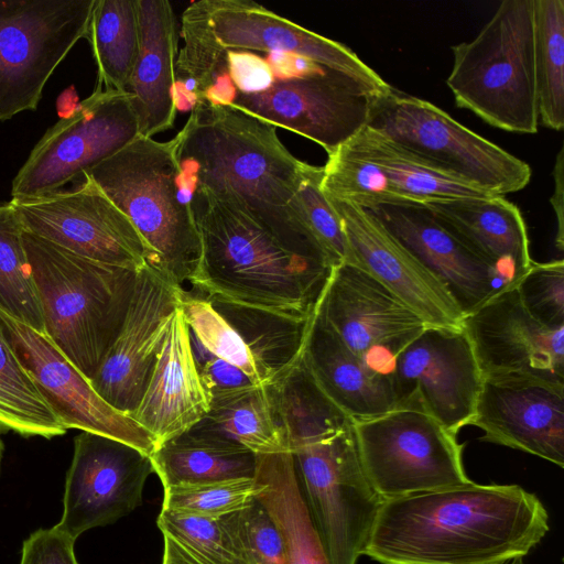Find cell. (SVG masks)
I'll list each match as a JSON object with an SVG mask.
<instances>
[{
	"instance_id": "6da1fadb",
	"label": "cell",
	"mask_w": 564,
	"mask_h": 564,
	"mask_svg": "<svg viewBox=\"0 0 564 564\" xmlns=\"http://www.w3.org/2000/svg\"><path fill=\"white\" fill-rule=\"evenodd\" d=\"M276 128L231 106L202 99L174 137L182 176L245 213L288 252L338 264L306 226L297 189L308 163L283 145Z\"/></svg>"
},
{
	"instance_id": "7a4b0ae2",
	"label": "cell",
	"mask_w": 564,
	"mask_h": 564,
	"mask_svg": "<svg viewBox=\"0 0 564 564\" xmlns=\"http://www.w3.org/2000/svg\"><path fill=\"white\" fill-rule=\"evenodd\" d=\"M541 500L518 485H464L384 500L364 555L381 564H505L549 532Z\"/></svg>"
},
{
	"instance_id": "3957f363",
	"label": "cell",
	"mask_w": 564,
	"mask_h": 564,
	"mask_svg": "<svg viewBox=\"0 0 564 564\" xmlns=\"http://www.w3.org/2000/svg\"><path fill=\"white\" fill-rule=\"evenodd\" d=\"M202 254L189 280L196 294L294 318H310L336 267L281 248L236 206L194 187Z\"/></svg>"
},
{
	"instance_id": "277c9868",
	"label": "cell",
	"mask_w": 564,
	"mask_h": 564,
	"mask_svg": "<svg viewBox=\"0 0 564 564\" xmlns=\"http://www.w3.org/2000/svg\"><path fill=\"white\" fill-rule=\"evenodd\" d=\"M44 334L91 380L124 323L139 271L77 256L23 229Z\"/></svg>"
},
{
	"instance_id": "5b68a950",
	"label": "cell",
	"mask_w": 564,
	"mask_h": 564,
	"mask_svg": "<svg viewBox=\"0 0 564 564\" xmlns=\"http://www.w3.org/2000/svg\"><path fill=\"white\" fill-rule=\"evenodd\" d=\"M86 174L130 219L148 249V265L174 285L189 282L202 242L175 139L139 134Z\"/></svg>"
},
{
	"instance_id": "8992f818",
	"label": "cell",
	"mask_w": 564,
	"mask_h": 564,
	"mask_svg": "<svg viewBox=\"0 0 564 564\" xmlns=\"http://www.w3.org/2000/svg\"><path fill=\"white\" fill-rule=\"evenodd\" d=\"M184 45L175 65L176 82H192L202 98L215 77L227 70L228 51L296 54L358 82L376 96L392 88L350 48L310 31L249 0H202L182 15Z\"/></svg>"
},
{
	"instance_id": "52a82bcc",
	"label": "cell",
	"mask_w": 564,
	"mask_h": 564,
	"mask_svg": "<svg viewBox=\"0 0 564 564\" xmlns=\"http://www.w3.org/2000/svg\"><path fill=\"white\" fill-rule=\"evenodd\" d=\"M452 51L446 84L458 107L492 127L536 133L533 0H503L476 37Z\"/></svg>"
},
{
	"instance_id": "ba28073f",
	"label": "cell",
	"mask_w": 564,
	"mask_h": 564,
	"mask_svg": "<svg viewBox=\"0 0 564 564\" xmlns=\"http://www.w3.org/2000/svg\"><path fill=\"white\" fill-rule=\"evenodd\" d=\"M369 129L415 159L491 195L524 188L531 167L435 105L395 90L373 99Z\"/></svg>"
},
{
	"instance_id": "9c48e42d",
	"label": "cell",
	"mask_w": 564,
	"mask_h": 564,
	"mask_svg": "<svg viewBox=\"0 0 564 564\" xmlns=\"http://www.w3.org/2000/svg\"><path fill=\"white\" fill-rule=\"evenodd\" d=\"M291 453L330 564H357L383 500L364 470L354 423Z\"/></svg>"
},
{
	"instance_id": "30bf717a",
	"label": "cell",
	"mask_w": 564,
	"mask_h": 564,
	"mask_svg": "<svg viewBox=\"0 0 564 564\" xmlns=\"http://www.w3.org/2000/svg\"><path fill=\"white\" fill-rule=\"evenodd\" d=\"M366 476L384 500L471 481L456 435L429 414L393 409L354 422Z\"/></svg>"
},
{
	"instance_id": "8fae6325",
	"label": "cell",
	"mask_w": 564,
	"mask_h": 564,
	"mask_svg": "<svg viewBox=\"0 0 564 564\" xmlns=\"http://www.w3.org/2000/svg\"><path fill=\"white\" fill-rule=\"evenodd\" d=\"M96 0H0V121L34 111L55 68L87 37Z\"/></svg>"
},
{
	"instance_id": "7c38bea8",
	"label": "cell",
	"mask_w": 564,
	"mask_h": 564,
	"mask_svg": "<svg viewBox=\"0 0 564 564\" xmlns=\"http://www.w3.org/2000/svg\"><path fill=\"white\" fill-rule=\"evenodd\" d=\"M140 134L128 93L96 90L51 127L12 182V198L59 191L116 154Z\"/></svg>"
},
{
	"instance_id": "4fadbf2b",
	"label": "cell",
	"mask_w": 564,
	"mask_h": 564,
	"mask_svg": "<svg viewBox=\"0 0 564 564\" xmlns=\"http://www.w3.org/2000/svg\"><path fill=\"white\" fill-rule=\"evenodd\" d=\"M395 409L424 412L454 434L474 416L482 376L462 328L427 326L392 358Z\"/></svg>"
},
{
	"instance_id": "5bb4252c",
	"label": "cell",
	"mask_w": 564,
	"mask_h": 564,
	"mask_svg": "<svg viewBox=\"0 0 564 564\" xmlns=\"http://www.w3.org/2000/svg\"><path fill=\"white\" fill-rule=\"evenodd\" d=\"M9 203L25 231L77 256L135 271L148 265L141 236L88 174L75 189Z\"/></svg>"
},
{
	"instance_id": "9a60e30c",
	"label": "cell",
	"mask_w": 564,
	"mask_h": 564,
	"mask_svg": "<svg viewBox=\"0 0 564 564\" xmlns=\"http://www.w3.org/2000/svg\"><path fill=\"white\" fill-rule=\"evenodd\" d=\"M376 97L347 75L323 68L275 80L261 93L237 91L230 106L305 137L329 155L366 127Z\"/></svg>"
},
{
	"instance_id": "2e32d148",
	"label": "cell",
	"mask_w": 564,
	"mask_h": 564,
	"mask_svg": "<svg viewBox=\"0 0 564 564\" xmlns=\"http://www.w3.org/2000/svg\"><path fill=\"white\" fill-rule=\"evenodd\" d=\"M154 468L147 453L121 441L82 431L66 474L63 513L54 525L74 541L85 531L130 513Z\"/></svg>"
},
{
	"instance_id": "e0dca14e",
	"label": "cell",
	"mask_w": 564,
	"mask_h": 564,
	"mask_svg": "<svg viewBox=\"0 0 564 564\" xmlns=\"http://www.w3.org/2000/svg\"><path fill=\"white\" fill-rule=\"evenodd\" d=\"M0 330L40 394L66 429L105 435L151 455L152 435L110 406L43 333L0 311Z\"/></svg>"
},
{
	"instance_id": "ac0fdd59",
	"label": "cell",
	"mask_w": 564,
	"mask_h": 564,
	"mask_svg": "<svg viewBox=\"0 0 564 564\" xmlns=\"http://www.w3.org/2000/svg\"><path fill=\"white\" fill-rule=\"evenodd\" d=\"M317 312L356 355L382 372L429 326L379 281L349 263L333 271Z\"/></svg>"
},
{
	"instance_id": "d6986e66",
	"label": "cell",
	"mask_w": 564,
	"mask_h": 564,
	"mask_svg": "<svg viewBox=\"0 0 564 564\" xmlns=\"http://www.w3.org/2000/svg\"><path fill=\"white\" fill-rule=\"evenodd\" d=\"M183 290L149 265L139 271L121 330L89 380L118 412L129 416L139 404Z\"/></svg>"
},
{
	"instance_id": "ffe728a7",
	"label": "cell",
	"mask_w": 564,
	"mask_h": 564,
	"mask_svg": "<svg viewBox=\"0 0 564 564\" xmlns=\"http://www.w3.org/2000/svg\"><path fill=\"white\" fill-rule=\"evenodd\" d=\"M460 327L482 379L530 375L564 382V326L550 327L533 318L513 283L464 315Z\"/></svg>"
},
{
	"instance_id": "44dd1931",
	"label": "cell",
	"mask_w": 564,
	"mask_h": 564,
	"mask_svg": "<svg viewBox=\"0 0 564 564\" xmlns=\"http://www.w3.org/2000/svg\"><path fill=\"white\" fill-rule=\"evenodd\" d=\"M495 443L564 467V382L530 375L484 378L469 423Z\"/></svg>"
},
{
	"instance_id": "7402d4cb",
	"label": "cell",
	"mask_w": 564,
	"mask_h": 564,
	"mask_svg": "<svg viewBox=\"0 0 564 564\" xmlns=\"http://www.w3.org/2000/svg\"><path fill=\"white\" fill-rule=\"evenodd\" d=\"M328 200L340 218L354 265L384 285L429 326L462 328L464 314L446 288L377 217L358 205Z\"/></svg>"
},
{
	"instance_id": "603a6c76",
	"label": "cell",
	"mask_w": 564,
	"mask_h": 564,
	"mask_svg": "<svg viewBox=\"0 0 564 564\" xmlns=\"http://www.w3.org/2000/svg\"><path fill=\"white\" fill-rule=\"evenodd\" d=\"M368 210L442 282L464 315L510 284L424 206L382 205Z\"/></svg>"
},
{
	"instance_id": "cb8c5ba5",
	"label": "cell",
	"mask_w": 564,
	"mask_h": 564,
	"mask_svg": "<svg viewBox=\"0 0 564 564\" xmlns=\"http://www.w3.org/2000/svg\"><path fill=\"white\" fill-rule=\"evenodd\" d=\"M209 405L191 332L178 306L141 400L129 416L152 435L156 448L198 423Z\"/></svg>"
},
{
	"instance_id": "d4e9b609",
	"label": "cell",
	"mask_w": 564,
	"mask_h": 564,
	"mask_svg": "<svg viewBox=\"0 0 564 564\" xmlns=\"http://www.w3.org/2000/svg\"><path fill=\"white\" fill-rule=\"evenodd\" d=\"M139 52L127 93L140 135L153 138L173 127L176 116V23L167 0H137Z\"/></svg>"
},
{
	"instance_id": "484cf974",
	"label": "cell",
	"mask_w": 564,
	"mask_h": 564,
	"mask_svg": "<svg viewBox=\"0 0 564 564\" xmlns=\"http://www.w3.org/2000/svg\"><path fill=\"white\" fill-rule=\"evenodd\" d=\"M303 358L322 390L354 422L395 409L389 373L377 370L356 355L317 308Z\"/></svg>"
},
{
	"instance_id": "4316f807",
	"label": "cell",
	"mask_w": 564,
	"mask_h": 564,
	"mask_svg": "<svg viewBox=\"0 0 564 564\" xmlns=\"http://www.w3.org/2000/svg\"><path fill=\"white\" fill-rule=\"evenodd\" d=\"M444 227L498 269L510 284L531 267L530 241L519 208L503 196L423 205Z\"/></svg>"
},
{
	"instance_id": "83f0119b",
	"label": "cell",
	"mask_w": 564,
	"mask_h": 564,
	"mask_svg": "<svg viewBox=\"0 0 564 564\" xmlns=\"http://www.w3.org/2000/svg\"><path fill=\"white\" fill-rule=\"evenodd\" d=\"M256 499L283 541L286 564H330L299 482L291 452L257 455Z\"/></svg>"
},
{
	"instance_id": "f1b7e54d",
	"label": "cell",
	"mask_w": 564,
	"mask_h": 564,
	"mask_svg": "<svg viewBox=\"0 0 564 564\" xmlns=\"http://www.w3.org/2000/svg\"><path fill=\"white\" fill-rule=\"evenodd\" d=\"M188 431L238 444L256 455L290 452L267 384L215 394Z\"/></svg>"
},
{
	"instance_id": "f546056e",
	"label": "cell",
	"mask_w": 564,
	"mask_h": 564,
	"mask_svg": "<svg viewBox=\"0 0 564 564\" xmlns=\"http://www.w3.org/2000/svg\"><path fill=\"white\" fill-rule=\"evenodd\" d=\"M150 458L163 488L253 478L257 466L249 449L191 431L159 445Z\"/></svg>"
},
{
	"instance_id": "4dcf8cb0",
	"label": "cell",
	"mask_w": 564,
	"mask_h": 564,
	"mask_svg": "<svg viewBox=\"0 0 564 564\" xmlns=\"http://www.w3.org/2000/svg\"><path fill=\"white\" fill-rule=\"evenodd\" d=\"M344 145L379 166L406 205L423 206L437 200L496 196L436 171L368 127Z\"/></svg>"
},
{
	"instance_id": "1f68e13d",
	"label": "cell",
	"mask_w": 564,
	"mask_h": 564,
	"mask_svg": "<svg viewBox=\"0 0 564 564\" xmlns=\"http://www.w3.org/2000/svg\"><path fill=\"white\" fill-rule=\"evenodd\" d=\"M207 301L238 333L263 384L281 377L302 357L314 315L294 318L235 303Z\"/></svg>"
},
{
	"instance_id": "d6a6232c",
	"label": "cell",
	"mask_w": 564,
	"mask_h": 564,
	"mask_svg": "<svg viewBox=\"0 0 564 564\" xmlns=\"http://www.w3.org/2000/svg\"><path fill=\"white\" fill-rule=\"evenodd\" d=\"M290 452L350 426L354 421L322 390L302 357L267 384Z\"/></svg>"
},
{
	"instance_id": "836d02e7",
	"label": "cell",
	"mask_w": 564,
	"mask_h": 564,
	"mask_svg": "<svg viewBox=\"0 0 564 564\" xmlns=\"http://www.w3.org/2000/svg\"><path fill=\"white\" fill-rule=\"evenodd\" d=\"M86 39L97 65L96 90L127 93L139 52L137 0H96Z\"/></svg>"
},
{
	"instance_id": "e575fe53",
	"label": "cell",
	"mask_w": 564,
	"mask_h": 564,
	"mask_svg": "<svg viewBox=\"0 0 564 564\" xmlns=\"http://www.w3.org/2000/svg\"><path fill=\"white\" fill-rule=\"evenodd\" d=\"M533 55L539 119L564 127V0H533Z\"/></svg>"
},
{
	"instance_id": "d590c367",
	"label": "cell",
	"mask_w": 564,
	"mask_h": 564,
	"mask_svg": "<svg viewBox=\"0 0 564 564\" xmlns=\"http://www.w3.org/2000/svg\"><path fill=\"white\" fill-rule=\"evenodd\" d=\"M0 311L44 334L23 227L10 203H0Z\"/></svg>"
},
{
	"instance_id": "8d00e7d4",
	"label": "cell",
	"mask_w": 564,
	"mask_h": 564,
	"mask_svg": "<svg viewBox=\"0 0 564 564\" xmlns=\"http://www.w3.org/2000/svg\"><path fill=\"white\" fill-rule=\"evenodd\" d=\"M0 424L23 436L52 438L67 431L23 369L0 330Z\"/></svg>"
},
{
	"instance_id": "74e56055",
	"label": "cell",
	"mask_w": 564,
	"mask_h": 564,
	"mask_svg": "<svg viewBox=\"0 0 564 564\" xmlns=\"http://www.w3.org/2000/svg\"><path fill=\"white\" fill-rule=\"evenodd\" d=\"M321 187L328 199L370 209L382 205H406L376 164L354 154L345 145L328 155Z\"/></svg>"
},
{
	"instance_id": "f35d334b",
	"label": "cell",
	"mask_w": 564,
	"mask_h": 564,
	"mask_svg": "<svg viewBox=\"0 0 564 564\" xmlns=\"http://www.w3.org/2000/svg\"><path fill=\"white\" fill-rule=\"evenodd\" d=\"M180 308L191 335L208 352L236 366L254 383L263 384L259 370L238 333L209 301L183 290Z\"/></svg>"
},
{
	"instance_id": "ab89813d",
	"label": "cell",
	"mask_w": 564,
	"mask_h": 564,
	"mask_svg": "<svg viewBox=\"0 0 564 564\" xmlns=\"http://www.w3.org/2000/svg\"><path fill=\"white\" fill-rule=\"evenodd\" d=\"M232 552L246 564H286L283 541L276 525L254 500L245 509L220 517Z\"/></svg>"
},
{
	"instance_id": "60d3db41",
	"label": "cell",
	"mask_w": 564,
	"mask_h": 564,
	"mask_svg": "<svg viewBox=\"0 0 564 564\" xmlns=\"http://www.w3.org/2000/svg\"><path fill=\"white\" fill-rule=\"evenodd\" d=\"M256 498L253 478L164 488L162 509L220 518L248 507Z\"/></svg>"
},
{
	"instance_id": "b9f144b4",
	"label": "cell",
	"mask_w": 564,
	"mask_h": 564,
	"mask_svg": "<svg viewBox=\"0 0 564 564\" xmlns=\"http://www.w3.org/2000/svg\"><path fill=\"white\" fill-rule=\"evenodd\" d=\"M158 527L207 564H246L232 552L220 518H209L161 509Z\"/></svg>"
},
{
	"instance_id": "7bdbcfd3",
	"label": "cell",
	"mask_w": 564,
	"mask_h": 564,
	"mask_svg": "<svg viewBox=\"0 0 564 564\" xmlns=\"http://www.w3.org/2000/svg\"><path fill=\"white\" fill-rule=\"evenodd\" d=\"M323 167L308 164L297 189L303 219L337 264L352 263L340 218L322 187Z\"/></svg>"
},
{
	"instance_id": "ee69618b",
	"label": "cell",
	"mask_w": 564,
	"mask_h": 564,
	"mask_svg": "<svg viewBox=\"0 0 564 564\" xmlns=\"http://www.w3.org/2000/svg\"><path fill=\"white\" fill-rule=\"evenodd\" d=\"M516 286L528 313L550 327L564 326V261L532 262Z\"/></svg>"
},
{
	"instance_id": "f6af8a7d",
	"label": "cell",
	"mask_w": 564,
	"mask_h": 564,
	"mask_svg": "<svg viewBox=\"0 0 564 564\" xmlns=\"http://www.w3.org/2000/svg\"><path fill=\"white\" fill-rule=\"evenodd\" d=\"M75 541L56 529H39L24 540L20 564H78Z\"/></svg>"
},
{
	"instance_id": "bcb514c9",
	"label": "cell",
	"mask_w": 564,
	"mask_h": 564,
	"mask_svg": "<svg viewBox=\"0 0 564 564\" xmlns=\"http://www.w3.org/2000/svg\"><path fill=\"white\" fill-rule=\"evenodd\" d=\"M226 67L236 90L242 94L264 91L275 82L268 61L252 52L228 51Z\"/></svg>"
},
{
	"instance_id": "7dc6e473",
	"label": "cell",
	"mask_w": 564,
	"mask_h": 564,
	"mask_svg": "<svg viewBox=\"0 0 564 564\" xmlns=\"http://www.w3.org/2000/svg\"><path fill=\"white\" fill-rule=\"evenodd\" d=\"M198 368L203 384L210 398L257 384L239 368L214 356Z\"/></svg>"
},
{
	"instance_id": "c3c4849f",
	"label": "cell",
	"mask_w": 564,
	"mask_h": 564,
	"mask_svg": "<svg viewBox=\"0 0 564 564\" xmlns=\"http://www.w3.org/2000/svg\"><path fill=\"white\" fill-rule=\"evenodd\" d=\"M553 177H554V192L552 197L550 198L551 205L554 209L557 230L555 236V245L560 251H563L564 247V208H563V194H564V149L561 147L554 169H553Z\"/></svg>"
},
{
	"instance_id": "681fc988",
	"label": "cell",
	"mask_w": 564,
	"mask_h": 564,
	"mask_svg": "<svg viewBox=\"0 0 564 564\" xmlns=\"http://www.w3.org/2000/svg\"><path fill=\"white\" fill-rule=\"evenodd\" d=\"M163 538L164 553L162 564H207L173 539L166 535H163Z\"/></svg>"
},
{
	"instance_id": "f907efd6",
	"label": "cell",
	"mask_w": 564,
	"mask_h": 564,
	"mask_svg": "<svg viewBox=\"0 0 564 564\" xmlns=\"http://www.w3.org/2000/svg\"><path fill=\"white\" fill-rule=\"evenodd\" d=\"M78 104L74 87H68L63 91L57 99V112L61 119L69 117L76 110Z\"/></svg>"
},
{
	"instance_id": "816d5d0a",
	"label": "cell",
	"mask_w": 564,
	"mask_h": 564,
	"mask_svg": "<svg viewBox=\"0 0 564 564\" xmlns=\"http://www.w3.org/2000/svg\"><path fill=\"white\" fill-rule=\"evenodd\" d=\"M1 429H3V427L0 424V432H1ZM2 453H3V443H2V440L0 437V470H1Z\"/></svg>"
},
{
	"instance_id": "f5cc1de1",
	"label": "cell",
	"mask_w": 564,
	"mask_h": 564,
	"mask_svg": "<svg viewBox=\"0 0 564 564\" xmlns=\"http://www.w3.org/2000/svg\"><path fill=\"white\" fill-rule=\"evenodd\" d=\"M505 564H522L520 561H516V562H509V563H505Z\"/></svg>"
}]
</instances>
